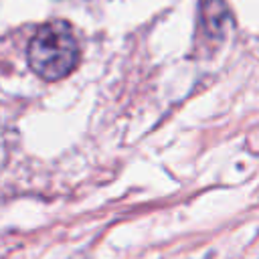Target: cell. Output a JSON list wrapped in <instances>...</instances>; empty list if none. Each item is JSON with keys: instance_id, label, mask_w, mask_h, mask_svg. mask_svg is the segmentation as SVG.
<instances>
[{"instance_id": "obj_1", "label": "cell", "mask_w": 259, "mask_h": 259, "mask_svg": "<svg viewBox=\"0 0 259 259\" xmlns=\"http://www.w3.org/2000/svg\"><path fill=\"white\" fill-rule=\"evenodd\" d=\"M79 63V45L65 20L42 24L28 45V65L45 81L67 77Z\"/></svg>"}]
</instances>
